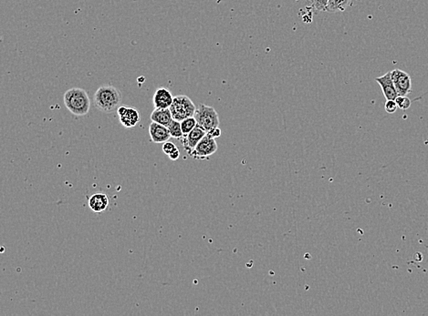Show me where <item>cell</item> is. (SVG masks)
Segmentation results:
<instances>
[{
	"instance_id": "obj_14",
	"label": "cell",
	"mask_w": 428,
	"mask_h": 316,
	"mask_svg": "<svg viewBox=\"0 0 428 316\" xmlns=\"http://www.w3.org/2000/svg\"><path fill=\"white\" fill-rule=\"evenodd\" d=\"M351 0H329L326 10L329 13H337L345 11Z\"/></svg>"
},
{
	"instance_id": "obj_8",
	"label": "cell",
	"mask_w": 428,
	"mask_h": 316,
	"mask_svg": "<svg viewBox=\"0 0 428 316\" xmlns=\"http://www.w3.org/2000/svg\"><path fill=\"white\" fill-rule=\"evenodd\" d=\"M206 131L203 130L201 127L197 126L190 131L187 135L184 136L181 142H182L183 146L185 149L187 150V153L191 154L192 151L196 148V145L199 143L200 141L205 135H206Z\"/></svg>"
},
{
	"instance_id": "obj_16",
	"label": "cell",
	"mask_w": 428,
	"mask_h": 316,
	"mask_svg": "<svg viewBox=\"0 0 428 316\" xmlns=\"http://www.w3.org/2000/svg\"><path fill=\"white\" fill-rule=\"evenodd\" d=\"M197 126V122H196V117H187L186 120H184L181 122V127H182L183 133L184 136L187 135L190 131H193L196 127Z\"/></svg>"
},
{
	"instance_id": "obj_18",
	"label": "cell",
	"mask_w": 428,
	"mask_h": 316,
	"mask_svg": "<svg viewBox=\"0 0 428 316\" xmlns=\"http://www.w3.org/2000/svg\"><path fill=\"white\" fill-rule=\"evenodd\" d=\"M396 102H397L398 108H401L403 110H406L410 108L411 100L409 98H407V96H398L396 99Z\"/></svg>"
},
{
	"instance_id": "obj_1",
	"label": "cell",
	"mask_w": 428,
	"mask_h": 316,
	"mask_svg": "<svg viewBox=\"0 0 428 316\" xmlns=\"http://www.w3.org/2000/svg\"><path fill=\"white\" fill-rule=\"evenodd\" d=\"M123 95L117 88L111 85L101 86L96 91L93 96V102L96 108L101 112H114L122 104Z\"/></svg>"
},
{
	"instance_id": "obj_2",
	"label": "cell",
	"mask_w": 428,
	"mask_h": 316,
	"mask_svg": "<svg viewBox=\"0 0 428 316\" xmlns=\"http://www.w3.org/2000/svg\"><path fill=\"white\" fill-rule=\"evenodd\" d=\"M63 101L65 107L76 116L86 115L91 108V100L88 93L79 88H73L66 91Z\"/></svg>"
},
{
	"instance_id": "obj_22",
	"label": "cell",
	"mask_w": 428,
	"mask_h": 316,
	"mask_svg": "<svg viewBox=\"0 0 428 316\" xmlns=\"http://www.w3.org/2000/svg\"><path fill=\"white\" fill-rule=\"evenodd\" d=\"M168 157L171 161H177L179 157H180V151H179V149H177L176 150H174L173 152H172V153L169 154Z\"/></svg>"
},
{
	"instance_id": "obj_9",
	"label": "cell",
	"mask_w": 428,
	"mask_h": 316,
	"mask_svg": "<svg viewBox=\"0 0 428 316\" xmlns=\"http://www.w3.org/2000/svg\"><path fill=\"white\" fill-rule=\"evenodd\" d=\"M375 82L378 83L382 91H383L384 98L387 100H396L397 97H398V93H397V89L393 82L392 74L391 71L385 73L383 76L376 77Z\"/></svg>"
},
{
	"instance_id": "obj_17",
	"label": "cell",
	"mask_w": 428,
	"mask_h": 316,
	"mask_svg": "<svg viewBox=\"0 0 428 316\" xmlns=\"http://www.w3.org/2000/svg\"><path fill=\"white\" fill-rule=\"evenodd\" d=\"M329 0H307V4L310 9L318 10V11H325L326 7L328 5Z\"/></svg>"
},
{
	"instance_id": "obj_12",
	"label": "cell",
	"mask_w": 428,
	"mask_h": 316,
	"mask_svg": "<svg viewBox=\"0 0 428 316\" xmlns=\"http://www.w3.org/2000/svg\"><path fill=\"white\" fill-rule=\"evenodd\" d=\"M110 201L107 195L101 192H98L92 195L89 199V207L92 212L96 213L103 212L107 210L109 206Z\"/></svg>"
},
{
	"instance_id": "obj_7",
	"label": "cell",
	"mask_w": 428,
	"mask_h": 316,
	"mask_svg": "<svg viewBox=\"0 0 428 316\" xmlns=\"http://www.w3.org/2000/svg\"><path fill=\"white\" fill-rule=\"evenodd\" d=\"M120 122L124 128H134L141 121V114L136 108L121 106L117 109Z\"/></svg>"
},
{
	"instance_id": "obj_19",
	"label": "cell",
	"mask_w": 428,
	"mask_h": 316,
	"mask_svg": "<svg viewBox=\"0 0 428 316\" xmlns=\"http://www.w3.org/2000/svg\"><path fill=\"white\" fill-rule=\"evenodd\" d=\"M163 151H164V154H166L167 156H168L169 154L172 153L173 152L174 150H176L177 149V147H176V145L173 143V142H171V141H166V142H164V145H163Z\"/></svg>"
},
{
	"instance_id": "obj_10",
	"label": "cell",
	"mask_w": 428,
	"mask_h": 316,
	"mask_svg": "<svg viewBox=\"0 0 428 316\" xmlns=\"http://www.w3.org/2000/svg\"><path fill=\"white\" fill-rule=\"evenodd\" d=\"M151 140L154 143H164L170 140L171 134L168 128L156 122H152L149 126Z\"/></svg>"
},
{
	"instance_id": "obj_20",
	"label": "cell",
	"mask_w": 428,
	"mask_h": 316,
	"mask_svg": "<svg viewBox=\"0 0 428 316\" xmlns=\"http://www.w3.org/2000/svg\"><path fill=\"white\" fill-rule=\"evenodd\" d=\"M397 108H398V106H397L396 100H387V101L385 102V104H384L385 111L389 113V114H392V113L396 112V111H397Z\"/></svg>"
},
{
	"instance_id": "obj_4",
	"label": "cell",
	"mask_w": 428,
	"mask_h": 316,
	"mask_svg": "<svg viewBox=\"0 0 428 316\" xmlns=\"http://www.w3.org/2000/svg\"><path fill=\"white\" fill-rule=\"evenodd\" d=\"M194 117H196L197 125L206 132L219 127V114L213 107L205 104L199 105V107L196 108Z\"/></svg>"
},
{
	"instance_id": "obj_13",
	"label": "cell",
	"mask_w": 428,
	"mask_h": 316,
	"mask_svg": "<svg viewBox=\"0 0 428 316\" xmlns=\"http://www.w3.org/2000/svg\"><path fill=\"white\" fill-rule=\"evenodd\" d=\"M152 122H156L161 125L168 127L173 120L170 108H155L150 116Z\"/></svg>"
},
{
	"instance_id": "obj_6",
	"label": "cell",
	"mask_w": 428,
	"mask_h": 316,
	"mask_svg": "<svg viewBox=\"0 0 428 316\" xmlns=\"http://www.w3.org/2000/svg\"><path fill=\"white\" fill-rule=\"evenodd\" d=\"M393 82L399 96H407L412 91V80L408 73L401 69H394L391 71Z\"/></svg>"
},
{
	"instance_id": "obj_5",
	"label": "cell",
	"mask_w": 428,
	"mask_h": 316,
	"mask_svg": "<svg viewBox=\"0 0 428 316\" xmlns=\"http://www.w3.org/2000/svg\"><path fill=\"white\" fill-rule=\"evenodd\" d=\"M218 150V144L216 139L206 133V135L196 145V148L192 151L190 156L197 160H205L209 158Z\"/></svg>"
},
{
	"instance_id": "obj_21",
	"label": "cell",
	"mask_w": 428,
	"mask_h": 316,
	"mask_svg": "<svg viewBox=\"0 0 428 316\" xmlns=\"http://www.w3.org/2000/svg\"><path fill=\"white\" fill-rule=\"evenodd\" d=\"M221 133H222V131L220 130V128L219 127H217V128H214V129H212L211 131H208L207 132V134H209L211 137H213L215 139H217V138H219L220 136H221Z\"/></svg>"
},
{
	"instance_id": "obj_11",
	"label": "cell",
	"mask_w": 428,
	"mask_h": 316,
	"mask_svg": "<svg viewBox=\"0 0 428 316\" xmlns=\"http://www.w3.org/2000/svg\"><path fill=\"white\" fill-rule=\"evenodd\" d=\"M173 95L166 88H159L153 97V104L155 108H169L173 101Z\"/></svg>"
},
{
	"instance_id": "obj_15",
	"label": "cell",
	"mask_w": 428,
	"mask_h": 316,
	"mask_svg": "<svg viewBox=\"0 0 428 316\" xmlns=\"http://www.w3.org/2000/svg\"><path fill=\"white\" fill-rule=\"evenodd\" d=\"M167 128H168L172 138L177 139V140H182L184 133H183L182 127H181V122L176 121V120H173Z\"/></svg>"
},
{
	"instance_id": "obj_3",
	"label": "cell",
	"mask_w": 428,
	"mask_h": 316,
	"mask_svg": "<svg viewBox=\"0 0 428 316\" xmlns=\"http://www.w3.org/2000/svg\"><path fill=\"white\" fill-rule=\"evenodd\" d=\"M170 110L173 115V120L182 122L187 117H194L196 108L194 102L189 97L186 95L175 96Z\"/></svg>"
}]
</instances>
